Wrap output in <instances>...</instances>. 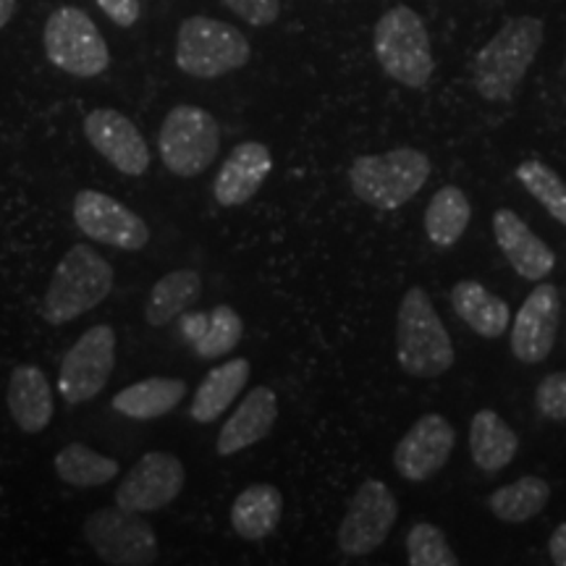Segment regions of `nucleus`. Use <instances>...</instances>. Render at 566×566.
Masks as SVG:
<instances>
[{
  "label": "nucleus",
  "instance_id": "f257e3e1",
  "mask_svg": "<svg viewBox=\"0 0 566 566\" xmlns=\"http://www.w3.org/2000/svg\"><path fill=\"white\" fill-rule=\"evenodd\" d=\"M546 40V24L537 17L506 19L504 27L480 48L472 80L483 101L504 103L520 87Z\"/></svg>",
  "mask_w": 566,
  "mask_h": 566
},
{
  "label": "nucleus",
  "instance_id": "f03ea898",
  "mask_svg": "<svg viewBox=\"0 0 566 566\" xmlns=\"http://www.w3.org/2000/svg\"><path fill=\"white\" fill-rule=\"evenodd\" d=\"M396 359L415 378H438L454 367V344L422 286L409 289L396 313Z\"/></svg>",
  "mask_w": 566,
  "mask_h": 566
},
{
  "label": "nucleus",
  "instance_id": "7ed1b4c3",
  "mask_svg": "<svg viewBox=\"0 0 566 566\" xmlns=\"http://www.w3.org/2000/svg\"><path fill=\"white\" fill-rule=\"evenodd\" d=\"M113 268L95 247L74 244L55 268L51 286L42 296L40 315L51 325H63L108 300Z\"/></svg>",
  "mask_w": 566,
  "mask_h": 566
},
{
  "label": "nucleus",
  "instance_id": "20e7f679",
  "mask_svg": "<svg viewBox=\"0 0 566 566\" xmlns=\"http://www.w3.org/2000/svg\"><path fill=\"white\" fill-rule=\"evenodd\" d=\"M373 51L380 69L409 90H422L436 71L428 27L409 6H394L378 19L373 32Z\"/></svg>",
  "mask_w": 566,
  "mask_h": 566
},
{
  "label": "nucleus",
  "instance_id": "39448f33",
  "mask_svg": "<svg viewBox=\"0 0 566 566\" xmlns=\"http://www.w3.org/2000/svg\"><path fill=\"white\" fill-rule=\"evenodd\" d=\"M430 158L415 147H396L384 155H359L349 168V184L357 200L378 210H399L415 200L428 181Z\"/></svg>",
  "mask_w": 566,
  "mask_h": 566
},
{
  "label": "nucleus",
  "instance_id": "423d86ee",
  "mask_svg": "<svg viewBox=\"0 0 566 566\" xmlns=\"http://www.w3.org/2000/svg\"><path fill=\"white\" fill-rule=\"evenodd\" d=\"M244 32L212 17H189L176 34V66L195 80H218L250 63Z\"/></svg>",
  "mask_w": 566,
  "mask_h": 566
},
{
  "label": "nucleus",
  "instance_id": "0eeeda50",
  "mask_svg": "<svg viewBox=\"0 0 566 566\" xmlns=\"http://www.w3.org/2000/svg\"><path fill=\"white\" fill-rule=\"evenodd\" d=\"M158 150L168 171L195 179L221 153V126L200 105H176L160 126Z\"/></svg>",
  "mask_w": 566,
  "mask_h": 566
},
{
  "label": "nucleus",
  "instance_id": "6e6552de",
  "mask_svg": "<svg viewBox=\"0 0 566 566\" xmlns=\"http://www.w3.org/2000/svg\"><path fill=\"white\" fill-rule=\"evenodd\" d=\"M42 42H45L48 61L80 80L101 76L111 66V51L101 30L90 13L76 6H61L48 17Z\"/></svg>",
  "mask_w": 566,
  "mask_h": 566
},
{
  "label": "nucleus",
  "instance_id": "1a4fd4ad",
  "mask_svg": "<svg viewBox=\"0 0 566 566\" xmlns=\"http://www.w3.org/2000/svg\"><path fill=\"white\" fill-rule=\"evenodd\" d=\"M84 541L103 564L147 566L158 562L160 546L155 530L137 512L111 506L97 509L84 522Z\"/></svg>",
  "mask_w": 566,
  "mask_h": 566
},
{
  "label": "nucleus",
  "instance_id": "9d476101",
  "mask_svg": "<svg viewBox=\"0 0 566 566\" xmlns=\"http://www.w3.org/2000/svg\"><path fill=\"white\" fill-rule=\"evenodd\" d=\"M116 328L113 325H92L84 331L61 359L59 391L71 407L92 401L108 386L113 367H116Z\"/></svg>",
  "mask_w": 566,
  "mask_h": 566
},
{
  "label": "nucleus",
  "instance_id": "9b49d317",
  "mask_svg": "<svg viewBox=\"0 0 566 566\" xmlns=\"http://www.w3.org/2000/svg\"><path fill=\"white\" fill-rule=\"evenodd\" d=\"M396 520H399V501L391 488L384 480H365L338 525V548L344 556H370L384 546Z\"/></svg>",
  "mask_w": 566,
  "mask_h": 566
},
{
  "label": "nucleus",
  "instance_id": "f8f14e48",
  "mask_svg": "<svg viewBox=\"0 0 566 566\" xmlns=\"http://www.w3.org/2000/svg\"><path fill=\"white\" fill-rule=\"evenodd\" d=\"M187 485V470L181 459L168 451H147L139 457L116 491V506L137 514L166 509Z\"/></svg>",
  "mask_w": 566,
  "mask_h": 566
},
{
  "label": "nucleus",
  "instance_id": "ddd939ff",
  "mask_svg": "<svg viewBox=\"0 0 566 566\" xmlns=\"http://www.w3.org/2000/svg\"><path fill=\"white\" fill-rule=\"evenodd\" d=\"M74 221L84 237L92 242L118 247L126 252L145 250L150 242V229L137 212L124 202L113 200L111 195L97 189H82L74 200Z\"/></svg>",
  "mask_w": 566,
  "mask_h": 566
},
{
  "label": "nucleus",
  "instance_id": "4468645a",
  "mask_svg": "<svg viewBox=\"0 0 566 566\" xmlns=\"http://www.w3.org/2000/svg\"><path fill=\"white\" fill-rule=\"evenodd\" d=\"M457 446L454 424L443 415H422L394 449V467L409 483H422L443 470Z\"/></svg>",
  "mask_w": 566,
  "mask_h": 566
},
{
  "label": "nucleus",
  "instance_id": "2eb2a0df",
  "mask_svg": "<svg viewBox=\"0 0 566 566\" xmlns=\"http://www.w3.org/2000/svg\"><path fill=\"white\" fill-rule=\"evenodd\" d=\"M562 296L554 283H537L512 323V354L522 365L546 363L554 352Z\"/></svg>",
  "mask_w": 566,
  "mask_h": 566
},
{
  "label": "nucleus",
  "instance_id": "dca6fc26",
  "mask_svg": "<svg viewBox=\"0 0 566 566\" xmlns=\"http://www.w3.org/2000/svg\"><path fill=\"white\" fill-rule=\"evenodd\" d=\"M84 137L111 163L116 171L132 179L145 176L150 168L147 142L129 116L116 108H95L84 118Z\"/></svg>",
  "mask_w": 566,
  "mask_h": 566
},
{
  "label": "nucleus",
  "instance_id": "f3484780",
  "mask_svg": "<svg viewBox=\"0 0 566 566\" xmlns=\"http://www.w3.org/2000/svg\"><path fill=\"white\" fill-rule=\"evenodd\" d=\"M493 237L509 265L525 281H546L556 268V254L512 208L493 212Z\"/></svg>",
  "mask_w": 566,
  "mask_h": 566
},
{
  "label": "nucleus",
  "instance_id": "a211bd4d",
  "mask_svg": "<svg viewBox=\"0 0 566 566\" xmlns=\"http://www.w3.org/2000/svg\"><path fill=\"white\" fill-rule=\"evenodd\" d=\"M273 171V155L263 142H239L223 160L212 184V195L223 208H239L263 189Z\"/></svg>",
  "mask_w": 566,
  "mask_h": 566
},
{
  "label": "nucleus",
  "instance_id": "6ab92c4d",
  "mask_svg": "<svg viewBox=\"0 0 566 566\" xmlns=\"http://www.w3.org/2000/svg\"><path fill=\"white\" fill-rule=\"evenodd\" d=\"M275 420H279V399H275L273 388H252L242 399V405L233 409V415L226 420L221 433H218V454L231 457L260 443L271 433Z\"/></svg>",
  "mask_w": 566,
  "mask_h": 566
},
{
  "label": "nucleus",
  "instance_id": "aec40b11",
  "mask_svg": "<svg viewBox=\"0 0 566 566\" xmlns=\"http://www.w3.org/2000/svg\"><path fill=\"white\" fill-rule=\"evenodd\" d=\"M6 401H9V412L13 417V422H17L19 430H24V433H42L53 420V388L48 384L45 373L34 365L13 367Z\"/></svg>",
  "mask_w": 566,
  "mask_h": 566
},
{
  "label": "nucleus",
  "instance_id": "412c9836",
  "mask_svg": "<svg viewBox=\"0 0 566 566\" xmlns=\"http://www.w3.org/2000/svg\"><path fill=\"white\" fill-rule=\"evenodd\" d=\"M242 334V317L229 304H218L210 313H189L187 310L181 315V336L192 344L200 359L226 357L231 349H237Z\"/></svg>",
  "mask_w": 566,
  "mask_h": 566
},
{
  "label": "nucleus",
  "instance_id": "4be33fe9",
  "mask_svg": "<svg viewBox=\"0 0 566 566\" xmlns=\"http://www.w3.org/2000/svg\"><path fill=\"white\" fill-rule=\"evenodd\" d=\"M250 373L252 365L250 359L244 357L231 359V363H226L221 367H212V370L202 378L200 388L195 391L192 407H189L192 420L200 424L216 422L218 417L237 401L242 388L250 384Z\"/></svg>",
  "mask_w": 566,
  "mask_h": 566
},
{
  "label": "nucleus",
  "instance_id": "5701e85b",
  "mask_svg": "<svg viewBox=\"0 0 566 566\" xmlns=\"http://www.w3.org/2000/svg\"><path fill=\"white\" fill-rule=\"evenodd\" d=\"M520 451V436L514 433L512 424L504 422L493 409H480L470 422V454L478 470L493 472L506 470Z\"/></svg>",
  "mask_w": 566,
  "mask_h": 566
},
{
  "label": "nucleus",
  "instance_id": "b1692460",
  "mask_svg": "<svg viewBox=\"0 0 566 566\" xmlns=\"http://www.w3.org/2000/svg\"><path fill=\"white\" fill-rule=\"evenodd\" d=\"M451 304H454V313L462 317V323L470 325L483 338L504 336L512 325L509 304L501 296L488 292L480 281H459L451 289Z\"/></svg>",
  "mask_w": 566,
  "mask_h": 566
},
{
  "label": "nucleus",
  "instance_id": "393cba45",
  "mask_svg": "<svg viewBox=\"0 0 566 566\" xmlns=\"http://www.w3.org/2000/svg\"><path fill=\"white\" fill-rule=\"evenodd\" d=\"M283 514V495L275 485L258 483L244 488L231 506V527L244 541L273 535Z\"/></svg>",
  "mask_w": 566,
  "mask_h": 566
},
{
  "label": "nucleus",
  "instance_id": "a878e982",
  "mask_svg": "<svg viewBox=\"0 0 566 566\" xmlns=\"http://www.w3.org/2000/svg\"><path fill=\"white\" fill-rule=\"evenodd\" d=\"M187 384L179 378H145L113 396L111 407L129 420H158L181 405Z\"/></svg>",
  "mask_w": 566,
  "mask_h": 566
},
{
  "label": "nucleus",
  "instance_id": "bb28decb",
  "mask_svg": "<svg viewBox=\"0 0 566 566\" xmlns=\"http://www.w3.org/2000/svg\"><path fill=\"white\" fill-rule=\"evenodd\" d=\"M202 294V279L200 273L192 271V268H179V271L163 275V279L155 283L150 296H147L145 304V321L153 328H160V325H168L176 317L187 313L192 304H197Z\"/></svg>",
  "mask_w": 566,
  "mask_h": 566
},
{
  "label": "nucleus",
  "instance_id": "cd10ccee",
  "mask_svg": "<svg viewBox=\"0 0 566 566\" xmlns=\"http://www.w3.org/2000/svg\"><path fill=\"white\" fill-rule=\"evenodd\" d=\"M472 221V205L462 189L449 184L438 189L424 210V233L436 247H454Z\"/></svg>",
  "mask_w": 566,
  "mask_h": 566
},
{
  "label": "nucleus",
  "instance_id": "c85d7f7f",
  "mask_svg": "<svg viewBox=\"0 0 566 566\" xmlns=\"http://www.w3.org/2000/svg\"><path fill=\"white\" fill-rule=\"evenodd\" d=\"M551 499V485L543 478L527 475L514 480L499 491L491 493L488 499V506L491 512L499 516L501 522H509V525H520V522L533 520L546 509Z\"/></svg>",
  "mask_w": 566,
  "mask_h": 566
},
{
  "label": "nucleus",
  "instance_id": "c756f323",
  "mask_svg": "<svg viewBox=\"0 0 566 566\" xmlns=\"http://www.w3.org/2000/svg\"><path fill=\"white\" fill-rule=\"evenodd\" d=\"M55 475H59L63 483L74 488H97L111 483L113 478L122 472V464L113 457L97 454L90 446L84 443H69L55 454Z\"/></svg>",
  "mask_w": 566,
  "mask_h": 566
},
{
  "label": "nucleus",
  "instance_id": "7c9ffc66",
  "mask_svg": "<svg viewBox=\"0 0 566 566\" xmlns=\"http://www.w3.org/2000/svg\"><path fill=\"white\" fill-rule=\"evenodd\" d=\"M516 179L548 210L554 221L566 226V181L554 168L546 166L543 160L530 158L522 166H516Z\"/></svg>",
  "mask_w": 566,
  "mask_h": 566
},
{
  "label": "nucleus",
  "instance_id": "2f4dec72",
  "mask_svg": "<svg viewBox=\"0 0 566 566\" xmlns=\"http://www.w3.org/2000/svg\"><path fill=\"white\" fill-rule=\"evenodd\" d=\"M407 562L412 566H457L459 556L441 530L430 522H417L407 533Z\"/></svg>",
  "mask_w": 566,
  "mask_h": 566
},
{
  "label": "nucleus",
  "instance_id": "473e14b6",
  "mask_svg": "<svg viewBox=\"0 0 566 566\" xmlns=\"http://www.w3.org/2000/svg\"><path fill=\"white\" fill-rule=\"evenodd\" d=\"M535 407L546 420H566V370L551 373L537 384Z\"/></svg>",
  "mask_w": 566,
  "mask_h": 566
},
{
  "label": "nucleus",
  "instance_id": "72a5a7b5",
  "mask_svg": "<svg viewBox=\"0 0 566 566\" xmlns=\"http://www.w3.org/2000/svg\"><path fill=\"white\" fill-rule=\"evenodd\" d=\"M226 6L252 27H271L281 17V0H226Z\"/></svg>",
  "mask_w": 566,
  "mask_h": 566
},
{
  "label": "nucleus",
  "instance_id": "f704fd0d",
  "mask_svg": "<svg viewBox=\"0 0 566 566\" xmlns=\"http://www.w3.org/2000/svg\"><path fill=\"white\" fill-rule=\"evenodd\" d=\"M101 11L108 17L116 27H134L142 17L139 0H95Z\"/></svg>",
  "mask_w": 566,
  "mask_h": 566
},
{
  "label": "nucleus",
  "instance_id": "c9c22d12",
  "mask_svg": "<svg viewBox=\"0 0 566 566\" xmlns=\"http://www.w3.org/2000/svg\"><path fill=\"white\" fill-rule=\"evenodd\" d=\"M548 554H551V562L556 566H566V522L564 525H558L554 530V535H551Z\"/></svg>",
  "mask_w": 566,
  "mask_h": 566
},
{
  "label": "nucleus",
  "instance_id": "e433bc0d",
  "mask_svg": "<svg viewBox=\"0 0 566 566\" xmlns=\"http://www.w3.org/2000/svg\"><path fill=\"white\" fill-rule=\"evenodd\" d=\"M17 13V0H0V30L13 19Z\"/></svg>",
  "mask_w": 566,
  "mask_h": 566
}]
</instances>
